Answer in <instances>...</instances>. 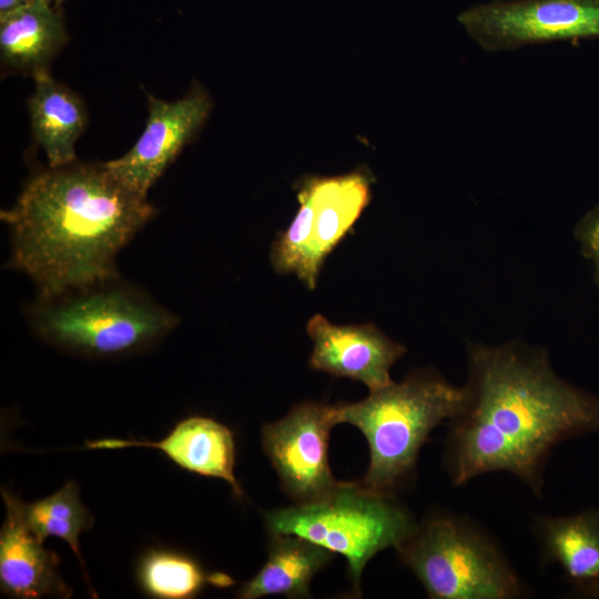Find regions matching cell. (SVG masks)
Segmentation results:
<instances>
[{
	"instance_id": "cell-1",
	"label": "cell",
	"mask_w": 599,
	"mask_h": 599,
	"mask_svg": "<svg viewBox=\"0 0 599 599\" xmlns=\"http://www.w3.org/2000/svg\"><path fill=\"white\" fill-rule=\"evenodd\" d=\"M465 388L467 403L449 420L444 451L454 486L507 471L541 498L552 449L599 433V397L561 379L540 348L468 345Z\"/></svg>"
},
{
	"instance_id": "cell-2",
	"label": "cell",
	"mask_w": 599,
	"mask_h": 599,
	"mask_svg": "<svg viewBox=\"0 0 599 599\" xmlns=\"http://www.w3.org/2000/svg\"><path fill=\"white\" fill-rule=\"evenodd\" d=\"M154 214L104 163L74 161L33 174L1 220L11 264L49 298L118 280V254Z\"/></svg>"
},
{
	"instance_id": "cell-3",
	"label": "cell",
	"mask_w": 599,
	"mask_h": 599,
	"mask_svg": "<svg viewBox=\"0 0 599 599\" xmlns=\"http://www.w3.org/2000/svg\"><path fill=\"white\" fill-rule=\"evenodd\" d=\"M466 403L465 386L422 369L369 392L361 402L335 405L334 417L336 425L357 427L368 443L369 465L361 483L395 495L414 478L419 450L432 430L460 414Z\"/></svg>"
},
{
	"instance_id": "cell-4",
	"label": "cell",
	"mask_w": 599,
	"mask_h": 599,
	"mask_svg": "<svg viewBox=\"0 0 599 599\" xmlns=\"http://www.w3.org/2000/svg\"><path fill=\"white\" fill-rule=\"evenodd\" d=\"M30 318L33 331L47 343L89 357L140 352L161 341L177 323L144 292L116 280L41 298Z\"/></svg>"
},
{
	"instance_id": "cell-5",
	"label": "cell",
	"mask_w": 599,
	"mask_h": 599,
	"mask_svg": "<svg viewBox=\"0 0 599 599\" xmlns=\"http://www.w3.org/2000/svg\"><path fill=\"white\" fill-rule=\"evenodd\" d=\"M396 551L433 599H516L529 593L495 539L464 515L429 514Z\"/></svg>"
},
{
	"instance_id": "cell-6",
	"label": "cell",
	"mask_w": 599,
	"mask_h": 599,
	"mask_svg": "<svg viewBox=\"0 0 599 599\" xmlns=\"http://www.w3.org/2000/svg\"><path fill=\"white\" fill-rule=\"evenodd\" d=\"M271 535H295L345 557L355 593L366 564L397 548L417 522L393 494L358 483H341L327 497L264 515Z\"/></svg>"
},
{
	"instance_id": "cell-7",
	"label": "cell",
	"mask_w": 599,
	"mask_h": 599,
	"mask_svg": "<svg viewBox=\"0 0 599 599\" xmlns=\"http://www.w3.org/2000/svg\"><path fill=\"white\" fill-rule=\"evenodd\" d=\"M370 177L361 170L337 176H312L300 186V209L273 242L271 261L281 274H294L311 291L335 246L370 201Z\"/></svg>"
},
{
	"instance_id": "cell-8",
	"label": "cell",
	"mask_w": 599,
	"mask_h": 599,
	"mask_svg": "<svg viewBox=\"0 0 599 599\" xmlns=\"http://www.w3.org/2000/svg\"><path fill=\"white\" fill-rule=\"evenodd\" d=\"M458 22L488 52L599 38V0H495L463 10Z\"/></svg>"
},
{
	"instance_id": "cell-9",
	"label": "cell",
	"mask_w": 599,
	"mask_h": 599,
	"mask_svg": "<svg viewBox=\"0 0 599 599\" xmlns=\"http://www.w3.org/2000/svg\"><path fill=\"white\" fill-rule=\"evenodd\" d=\"M334 406L304 402L263 427L264 451L296 505L321 500L341 484L328 463L329 432L336 425Z\"/></svg>"
},
{
	"instance_id": "cell-10",
	"label": "cell",
	"mask_w": 599,
	"mask_h": 599,
	"mask_svg": "<svg viewBox=\"0 0 599 599\" xmlns=\"http://www.w3.org/2000/svg\"><path fill=\"white\" fill-rule=\"evenodd\" d=\"M211 109L206 93L194 89L175 101L148 94L145 128L135 144L105 167L126 187L146 197L150 187L204 123Z\"/></svg>"
},
{
	"instance_id": "cell-11",
	"label": "cell",
	"mask_w": 599,
	"mask_h": 599,
	"mask_svg": "<svg viewBox=\"0 0 599 599\" xmlns=\"http://www.w3.org/2000/svg\"><path fill=\"white\" fill-rule=\"evenodd\" d=\"M313 341L309 366L363 383L369 392L393 384L390 367L406 347L389 339L374 324L336 325L321 314L307 323Z\"/></svg>"
},
{
	"instance_id": "cell-12",
	"label": "cell",
	"mask_w": 599,
	"mask_h": 599,
	"mask_svg": "<svg viewBox=\"0 0 599 599\" xmlns=\"http://www.w3.org/2000/svg\"><path fill=\"white\" fill-rule=\"evenodd\" d=\"M85 449L148 447L161 450L180 468L227 483L237 498L243 490L234 475L235 441L229 427L205 416H190L179 422L161 440L102 438L87 440Z\"/></svg>"
},
{
	"instance_id": "cell-13",
	"label": "cell",
	"mask_w": 599,
	"mask_h": 599,
	"mask_svg": "<svg viewBox=\"0 0 599 599\" xmlns=\"http://www.w3.org/2000/svg\"><path fill=\"white\" fill-rule=\"evenodd\" d=\"M6 518L0 530L1 592L20 599L68 598L71 589L59 572L58 556L43 547L27 525L21 500L3 488Z\"/></svg>"
},
{
	"instance_id": "cell-14",
	"label": "cell",
	"mask_w": 599,
	"mask_h": 599,
	"mask_svg": "<svg viewBox=\"0 0 599 599\" xmlns=\"http://www.w3.org/2000/svg\"><path fill=\"white\" fill-rule=\"evenodd\" d=\"M532 529L542 559L558 564L579 593L599 598V509L571 516H539Z\"/></svg>"
},
{
	"instance_id": "cell-15",
	"label": "cell",
	"mask_w": 599,
	"mask_h": 599,
	"mask_svg": "<svg viewBox=\"0 0 599 599\" xmlns=\"http://www.w3.org/2000/svg\"><path fill=\"white\" fill-rule=\"evenodd\" d=\"M67 40L62 14L50 0L0 13V58L8 68L31 73L44 69Z\"/></svg>"
},
{
	"instance_id": "cell-16",
	"label": "cell",
	"mask_w": 599,
	"mask_h": 599,
	"mask_svg": "<svg viewBox=\"0 0 599 599\" xmlns=\"http://www.w3.org/2000/svg\"><path fill=\"white\" fill-rule=\"evenodd\" d=\"M34 92L29 101L32 133L50 166L75 161V143L87 123L82 101L53 80L47 68L33 73Z\"/></svg>"
},
{
	"instance_id": "cell-17",
	"label": "cell",
	"mask_w": 599,
	"mask_h": 599,
	"mask_svg": "<svg viewBox=\"0 0 599 599\" xmlns=\"http://www.w3.org/2000/svg\"><path fill=\"white\" fill-rule=\"evenodd\" d=\"M333 552L295 535H272L261 570L237 591L242 599L265 596L311 597L309 582Z\"/></svg>"
},
{
	"instance_id": "cell-18",
	"label": "cell",
	"mask_w": 599,
	"mask_h": 599,
	"mask_svg": "<svg viewBox=\"0 0 599 599\" xmlns=\"http://www.w3.org/2000/svg\"><path fill=\"white\" fill-rule=\"evenodd\" d=\"M136 579L142 591L160 599H190L209 585L229 587L227 575L206 572L192 557L170 549H150L140 558Z\"/></svg>"
},
{
	"instance_id": "cell-19",
	"label": "cell",
	"mask_w": 599,
	"mask_h": 599,
	"mask_svg": "<svg viewBox=\"0 0 599 599\" xmlns=\"http://www.w3.org/2000/svg\"><path fill=\"white\" fill-rule=\"evenodd\" d=\"M21 508L27 525L41 541L48 537L63 539L84 567L79 537L92 526L93 517L82 504L75 481L65 483L40 500L21 502Z\"/></svg>"
},
{
	"instance_id": "cell-20",
	"label": "cell",
	"mask_w": 599,
	"mask_h": 599,
	"mask_svg": "<svg viewBox=\"0 0 599 599\" xmlns=\"http://www.w3.org/2000/svg\"><path fill=\"white\" fill-rule=\"evenodd\" d=\"M576 236L585 256L593 264L595 278L599 286V205L579 222Z\"/></svg>"
},
{
	"instance_id": "cell-21",
	"label": "cell",
	"mask_w": 599,
	"mask_h": 599,
	"mask_svg": "<svg viewBox=\"0 0 599 599\" xmlns=\"http://www.w3.org/2000/svg\"><path fill=\"white\" fill-rule=\"evenodd\" d=\"M34 0H0V13L26 6Z\"/></svg>"
},
{
	"instance_id": "cell-22",
	"label": "cell",
	"mask_w": 599,
	"mask_h": 599,
	"mask_svg": "<svg viewBox=\"0 0 599 599\" xmlns=\"http://www.w3.org/2000/svg\"><path fill=\"white\" fill-rule=\"evenodd\" d=\"M54 6H59L63 0H50Z\"/></svg>"
}]
</instances>
